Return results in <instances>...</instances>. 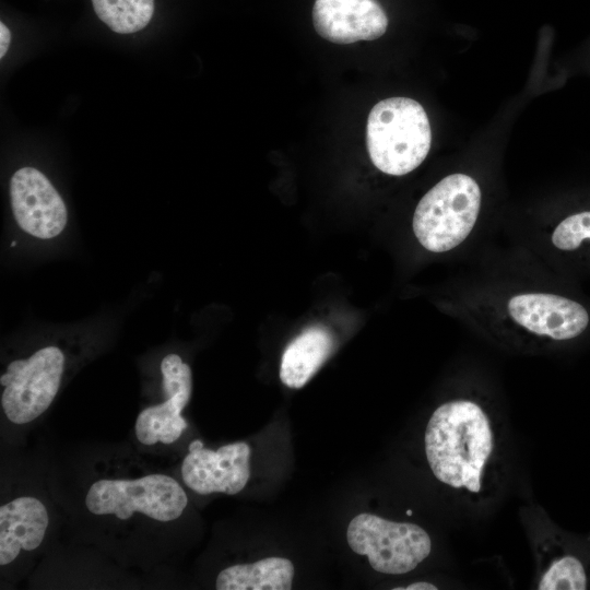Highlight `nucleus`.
Here are the masks:
<instances>
[{"label":"nucleus","instance_id":"nucleus-7","mask_svg":"<svg viewBox=\"0 0 590 590\" xmlns=\"http://www.w3.org/2000/svg\"><path fill=\"white\" fill-rule=\"evenodd\" d=\"M64 369V355L46 346L25 359H15L1 375V408L7 418L24 425L40 416L56 398Z\"/></svg>","mask_w":590,"mask_h":590},{"label":"nucleus","instance_id":"nucleus-13","mask_svg":"<svg viewBox=\"0 0 590 590\" xmlns=\"http://www.w3.org/2000/svg\"><path fill=\"white\" fill-rule=\"evenodd\" d=\"M334 347L332 334L323 327H310L285 347L280 379L288 388L304 387L329 358Z\"/></svg>","mask_w":590,"mask_h":590},{"label":"nucleus","instance_id":"nucleus-2","mask_svg":"<svg viewBox=\"0 0 590 590\" xmlns=\"http://www.w3.org/2000/svg\"><path fill=\"white\" fill-rule=\"evenodd\" d=\"M432 144V129L423 106L408 97L378 102L366 126V146L382 173L402 176L418 167Z\"/></svg>","mask_w":590,"mask_h":590},{"label":"nucleus","instance_id":"nucleus-3","mask_svg":"<svg viewBox=\"0 0 590 590\" xmlns=\"http://www.w3.org/2000/svg\"><path fill=\"white\" fill-rule=\"evenodd\" d=\"M480 208L477 182L465 174L448 175L417 203L412 221L414 235L428 251H449L470 235Z\"/></svg>","mask_w":590,"mask_h":590},{"label":"nucleus","instance_id":"nucleus-1","mask_svg":"<svg viewBox=\"0 0 590 590\" xmlns=\"http://www.w3.org/2000/svg\"><path fill=\"white\" fill-rule=\"evenodd\" d=\"M424 450L432 474L451 493L482 502L495 491L503 468L502 432L481 402L453 398L439 404L426 424Z\"/></svg>","mask_w":590,"mask_h":590},{"label":"nucleus","instance_id":"nucleus-10","mask_svg":"<svg viewBox=\"0 0 590 590\" xmlns=\"http://www.w3.org/2000/svg\"><path fill=\"white\" fill-rule=\"evenodd\" d=\"M10 197L14 219L24 232L48 239L63 231L68 219L66 204L39 170H16L11 178Z\"/></svg>","mask_w":590,"mask_h":590},{"label":"nucleus","instance_id":"nucleus-15","mask_svg":"<svg viewBox=\"0 0 590 590\" xmlns=\"http://www.w3.org/2000/svg\"><path fill=\"white\" fill-rule=\"evenodd\" d=\"M191 393H177L165 401L142 410L134 424L137 439L145 446L158 442L170 445L178 440L187 429L188 423L181 416Z\"/></svg>","mask_w":590,"mask_h":590},{"label":"nucleus","instance_id":"nucleus-9","mask_svg":"<svg viewBox=\"0 0 590 590\" xmlns=\"http://www.w3.org/2000/svg\"><path fill=\"white\" fill-rule=\"evenodd\" d=\"M506 314L528 334L551 341L575 339L589 323V315L581 304L550 293L514 295L506 304Z\"/></svg>","mask_w":590,"mask_h":590},{"label":"nucleus","instance_id":"nucleus-19","mask_svg":"<svg viewBox=\"0 0 590 590\" xmlns=\"http://www.w3.org/2000/svg\"><path fill=\"white\" fill-rule=\"evenodd\" d=\"M394 590H436L438 587L428 581H416L406 587H396Z\"/></svg>","mask_w":590,"mask_h":590},{"label":"nucleus","instance_id":"nucleus-5","mask_svg":"<svg viewBox=\"0 0 590 590\" xmlns=\"http://www.w3.org/2000/svg\"><path fill=\"white\" fill-rule=\"evenodd\" d=\"M346 540L353 552L367 556L370 567L385 575L408 574L432 552L430 536L418 524L368 512L351 520Z\"/></svg>","mask_w":590,"mask_h":590},{"label":"nucleus","instance_id":"nucleus-17","mask_svg":"<svg viewBox=\"0 0 590 590\" xmlns=\"http://www.w3.org/2000/svg\"><path fill=\"white\" fill-rule=\"evenodd\" d=\"M552 244L559 250H574L590 239V211L564 219L552 234Z\"/></svg>","mask_w":590,"mask_h":590},{"label":"nucleus","instance_id":"nucleus-8","mask_svg":"<svg viewBox=\"0 0 590 590\" xmlns=\"http://www.w3.org/2000/svg\"><path fill=\"white\" fill-rule=\"evenodd\" d=\"M250 446L237 441L216 450L204 448L201 440L190 442L180 474L185 485L199 495L243 491L250 477Z\"/></svg>","mask_w":590,"mask_h":590},{"label":"nucleus","instance_id":"nucleus-6","mask_svg":"<svg viewBox=\"0 0 590 590\" xmlns=\"http://www.w3.org/2000/svg\"><path fill=\"white\" fill-rule=\"evenodd\" d=\"M524 523L535 557V589L590 588V539L563 531L540 508L526 512Z\"/></svg>","mask_w":590,"mask_h":590},{"label":"nucleus","instance_id":"nucleus-11","mask_svg":"<svg viewBox=\"0 0 590 590\" xmlns=\"http://www.w3.org/2000/svg\"><path fill=\"white\" fill-rule=\"evenodd\" d=\"M311 15L318 35L340 45L375 40L388 28L377 0H315Z\"/></svg>","mask_w":590,"mask_h":590},{"label":"nucleus","instance_id":"nucleus-14","mask_svg":"<svg viewBox=\"0 0 590 590\" xmlns=\"http://www.w3.org/2000/svg\"><path fill=\"white\" fill-rule=\"evenodd\" d=\"M294 573V565L290 559L268 557L222 569L216 577L215 588L217 590H290Z\"/></svg>","mask_w":590,"mask_h":590},{"label":"nucleus","instance_id":"nucleus-16","mask_svg":"<svg viewBox=\"0 0 590 590\" xmlns=\"http://www.w3.org/2000/svg\"><path fill=\"white\" fill-rule=\"evenodd\" d=\"M92 4L99 20L119 34L144 28L154 13V0H92Z\"/></svg>","mask_w":590,"mask_h":590},{"label":"nucleus","instance_id":"nucleus-4","mask_svg":"<svg viewBox=\"0 0 590 590\" xmlns=\"http://www.w3.org/2000/svg\"><path fill=\"white\" fill-rule=\"evenodd\" d=\"M84 503L95 516L129 520L139 514L157 522H172L185 511L188 497L174 477L149 473L138 477L98 479L90 485Z\"/></svg>","mask_w":590,"mask_h":590},{"label":"nucleus","instance_id":"nucleus-12","mask_svg":"<svg viewBox=\"0 0 590 590\" xmlns=\"http://www.w3.org/2000/svg\"><path fill=\"white\" fill-rule=\"evenodd\" d=\"M49 514L35 496L15 497L0 507V565L37 550L45 540Z\"/></svg>","mask_w":590,"mask_h":590},{"label":"nucleus","instance_id":"nucleus-18","mask_svg":"<svg viewBox=\"0 0 590 590\" xmlns=\"http://www.w3.org/2000/svg\"><path fill=\"white\" fill-rule=\"evenodd\" d=\"M11 42V33L3 22L0 23V58L8 51Z\"/></svg>","mask_w":590,"mask_h":590}]
</instances>
